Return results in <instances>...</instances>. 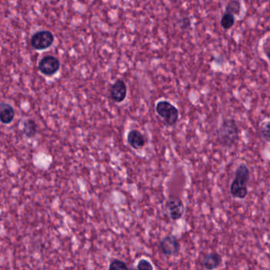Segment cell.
<instances>
[{
  "label": "cell",
  "mask_w": 270,
  "mask_h": 270,
  "mask_svg": "<svg viewBox=\"0 0 270 270\" xmlns=\"http://www.w3.org/2000/svg\"><path fill=\"white\" fill-rule=\"evenodd\" d=\"M240 130L233 119H226L221 123L216 133V139L220 145L224 148H232L239 139Z\"/></svg>",
  "instance_id": "obj_1"
},
{
  "label": "cell",
  "mask_w": 270,
  "mask_h": 270,
  "mask_svg": "<svg viewBox=\"0 0 270 270\" xmlns=\"http://www.w3.org/2000/svg\"><path fill=\"white\" fill-rule=\"evenodd\" d=\"M251 171L247 164H240L236 168L235 178L231 183L230 194L236 199H244L248 194Z\"/></svg>",
  "instance_id": "obj_2"
},
{
  "label": "cell",
  "mask_w": 270,
  "mask_h": 270,
  "mask_svg": "<svg viewBox=\"0 0 270 270\" xmlns=\"http://www.w3.org/2000/svg\"><path fill=\"white\" fill-rule=\"evenodd\" d=\"M155 113L169 127L176 125L179 119V111L175 105L167 101H158L155 105Z\"/></svg>",
  "instance_id": "obj_3"
},
{
  "label": "cell",
  "mask_w": 270,
  "mask_h": 270,
  "mask_svg": "<svg viewBox=\"0 0 270 270\" xmlns=\"http://www.w3.org/2000/svg\"><path fill=\"white\" fill-rule=\"evenodd\" d=\"M159 249L167 257L176 256L180 252V243L176 236L168 235L163 237L159 243Z\"/></svg>",
  "instance_id": "obj_4"
},
{
  "label": "cell",
  "mask_w": 270,
  "mask_h": 270,
  "mask_svg": "<svg viewBox=\"0 0 270 270\" xmlns=\"http://www.w3.org/2000/svg\"><path fill=\"white\" fill-rule=\"evenodd\" d=\"M166 208H167L169 217L172 221H178L184 215V203L182 202V200L178 197H170L166 203Z\"/></svg>",
  "instance_id": "obj_5"
},
{
  "label": "cell",
  "mask_w": 270,
  "mask_h": 270,
  "mask_svg": "<svg viewBox=\"0 0 270 270\" xmlns=\"http://www.w3.org/2000/svg\"><path fill=\"white\" fill-rule=\"evenodd\" d=\"M54 36L49 31H40L33 35L31 38V45L36 50H44L53 44Z\"/></svg>",
  "instance_id": "obj_6"
},
{
  "label": "cell",
  "mask_w": 270,
  "mask_h": 270,
  "mask_svg": "<svg viewBox=\"0 0 270 270\" xmlns=\"http://www.w3.org/2000/svg\"><path fill=\"white\" fill-rule=\"evenodd\" d=\"M60 63L57 58L48 55L40 60L38 65L39 71L46 76H52L59 71Z\"/></svg>",
  "instance_id": "obj_7"
},
{
  "label": "cell",
  "mask_w": 270,
  "mask_h": 270,
  "mask_svg": "<svg viewBox=\"0 0 270 270\" xmlns=\"http://www.w3.org/2000/svg\"><path fill=\"white\" fill-rule=\"evenodd\" d=\"M128 94L126 84L122 79H117L112 84L109 89V97L115 103H122L125 101Z\"/></svg>",
  "instance_id": "obj_8"
},
{
  "label": "cell",
  "mask_w": 270,
  "mask_h": 270,
  "mask_svg": "<svg viewBox=\"0 0 270 270\" xmlns=\"http://www.w3.org/2000/svg\"><path fill=\"white\" fill-rule=\"evenodd\" d=\"M127 141L135 150H140L146 145L144 135L138 130H131L127 135Z\"/></svg>",
  "instance_id": "obj_9"
},
{
  "label": "cell",
  "mask_w": 270,
  "mask_h": 270,
  "mask_svg": "<svg viewBox=\"0 0 270 270\" xmlns=\"http://www.w3.org/2000/svg\"><path fill=\"white\" fill-rule=\"evenodd\" d=\"M222 256L217 252L207 254L202 260L204 268L207 270H215L222 264Z\"/></svg>",
  "instance_id": "obj_10"
},
{
  "label": "cell",
  "mask_w": 270,
  "mask_h": 270,
  "mask_svg": "<svg viewBox=\"0 0 270 270\" xmlns=\"http://www.w3.org/2000/svg\"><path fill=\"white\" fill-rule=\"evenodd\" d=\"M14 118V110L11 105L6 103L0 104V122L10 124Z\"/></svg>",
  "instance_id": "obj_11"
},
{
  "label": "cell",
  "mask_w": 270,
  "mask_h": 270,
  "mask_svg": "<svg viewBox=\"0 0 270 270\" xmlns=\"http://www.w3.org/2000/svg\"><path fill=\"white\" fill-rule=\"evenodd\" d=\"M36 124L34 120H27L24 124L23 133L28 137H34L36 134Z\"/></svg>",
  "instance_id": "obj_12"
},
{
  "label": "cell",
  "mask_w": 270,
  "mask_h": 270,
  "mask_svg": "<svg viewBox=\"0 0 270 270\" xmlns=\"http://www.w3.org/2000/svg\"><path fill=\"white\" fill-rule=\"evenodd\" d=\"M241 12V3L240 0H229L226 6V13L232 15H239Z\"/></svg>",
  "instance_id": "obj_13"
},
{
  "label": "cell",
  "mask_w": 270,
  "mask_h": 270,
  "mask_svg": "<svg viewBox=\"0 0 270 270\" xmlns=\"http://www.w3.org/2000/svg\"><path fill=\"white\" fill-rule=\"evenodd\" d=\"M221 25L224 29H229L232 28L235 24L234 16L229 13H225L223 15L222 19H221Z\"/></svg>",
  "instance_id": "obj_14"
},
{
  "label": "cell",
  "mask_w": 270,
  "mask_h": 270,
  "mask_svg": "<svg viewBox=\"0 0 270 270\" xmlns=\"http://www.w3.org/2000/svg\"><path fill=\"white\" fill-rule=\"evenodd\" d=\"M109 270H129L126 263L119 259H113L109 264Z\"/></svg>",
  "instance_id": "obj_15"
},
{
  "label": "cell",
  "mask_w": 270,
  "mask_h": 270,
  "mask_svg": "<svg viewBox=\"0 0 270 270\" xmlns=\"http://www.w3.org/2000/svg\"><path fill=\"white\" fill-rule=\"evenodd\" d=\"M136 270H154V268L149 261L143 259L139 261Z\"/></svg>",
  "instance_id": "obj_16"
},
{
  "label": "cell",
  "mask_w": 270,
  "mask_h": 270,
  "mask_svg": "<svg viewBox=\"0 0 270 270\" xmlns=\"http://www.w3.org/2000/svg\"><path fill=\"white\" fill-rule=\"evenodd\" d=\"M270 122L269 121L265 122L260 128L261 135L267 142L270 141Z\"/></svg>",
  "instance_id": "obj_17"
}]
</instances>
